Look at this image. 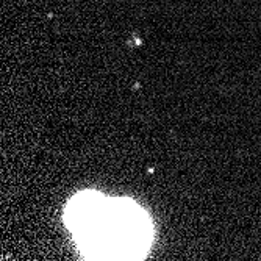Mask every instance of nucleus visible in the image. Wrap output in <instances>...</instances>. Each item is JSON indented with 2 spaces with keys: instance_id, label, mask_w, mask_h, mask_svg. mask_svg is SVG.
I'll return each mask as SVG.
<instances>
[{
  "instance_id": "obj_1",
  "label": "nucleus",
  "mask_w": 261,
  "mask_h": 261,
  "mask_svg": "<svg viewBox=\"0 0 261 261\" xmlns=\"http://www.w3.org/2000/svg\"><path fill=\"white\" fill-rule=\"evenodd\" d=\"M122 200H103L99 194H85L74 200L67 211L70 228L83 233L82 243L99 250L94 256H136V246L147 244L149 222L136 205Z\"/></svg>"
}]
</instances>
